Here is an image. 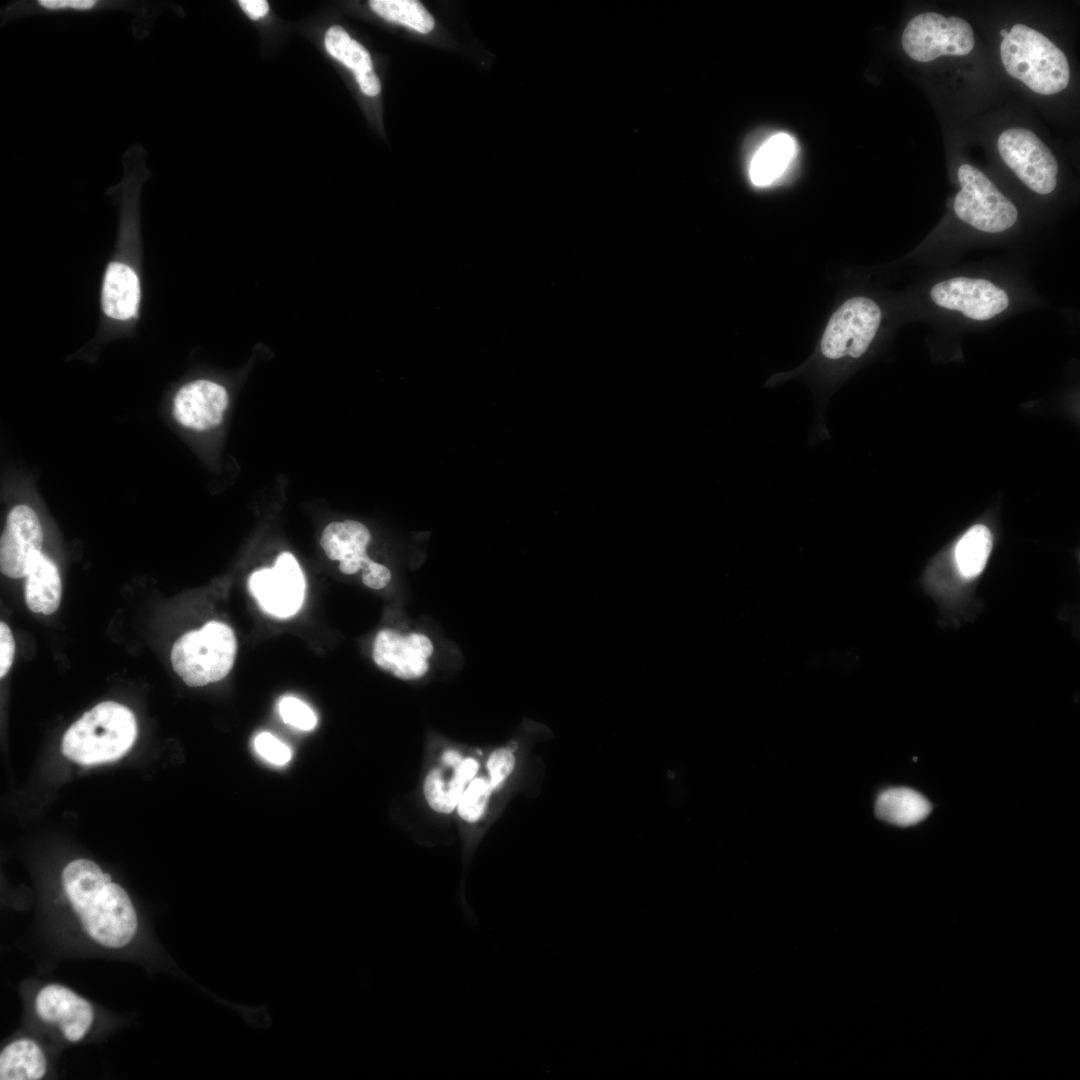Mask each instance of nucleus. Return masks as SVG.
Wrapping results in <instances>:
<instances>
[{"label":"nucleus","instance_id":"f257e3e1","mask_svg":"<svg viewBox=\"0 0 1080 1080\" xmlns=\"http://www.w3.org/2000/svg\"><path fill=\"white\" fill-rule=\"evenodd\" d=\"M147 151L139 143L122 154L121 180L106 190L118 211L116 242L104 267L99 290L97 336L109 338L134 333L143 303V250L141 191L152 172Z\"/></svg>","mask_w":1080,"mask_h":1080},{"label":"nucleus","instance_id":"f03ea898","mask_svg":"<svg viewBox=\"0 0 1080 1080\" xmlns=\"http://www.w3.org/2000/svg\"><path fill=\"white\" fill-rule=\"evenodd\" d=\"M68 901L86 934L110 949L126 947L138 930L136 910L127 892L93 861L76 859L62 871Z\"/></svg>","mask_w":1080,"mask_h":1080},{"label":"nucleus","instance_id":"7ed1b4c3","mask_svg":"<svg viewBox=\"0 0 1080 1080\" xmlns=\"http://www.w3.org/2000/svg\"><path fill=\"white\" fill-rule=\"evenodd\" d=\"M137 722L126 706L105 701L85 712L65 732L62 752L82 765L118 760L134 744Z\"/></svg>","mask_w":1080,"mask_h":1080},{"label":"nucleus","instance_id":"20e7f679","mask_svg":"<svg viewBox=\"0 0 1080 1080\" xmlns=\"http://www.w3.org/2000/svg\"><path fill=\"white\" fill-rule=\"evenodd\" d=\"M1000 55L1007 73L1033 92L1052 95L1068 86L1070 68L1066 55L1031 27L1014 25L1002 39Z\"/></svg>","mask_w":1080,"mask_h":1080},{"label":"nucleus","instance_id":"39448f33","mask_svg":"<svg viewBox=\"0 0 1080 1080\" xmlns=\"http://www.w3.org/2000/svg\"><path fill=\"white\" fill-rule=\"evenodd\" d=\"M237 643L233 630L220 621H209L183 634L173 645L174 671L190 687L222 680L233 667Z\"/></svg>","mask_w":1080,"mask_h":1080},{"label":"nucleus","instance_id":"423d86ee","mask_svg":"<svg viewBox=\"0 0 1080 1080\" xmlns=\"http://www.w3.org/2000/svg\"><path fill=\"white\" fill-rule=\"evenodd\" d=\"M881 310L870 298L856 296L846 300L831 316L820 341L825 361L858 359L876 336Z\"/></svg>","mask_w":1080,"mask_h":1080},{"label":"nucleus","instance_id":"0eeeda50","mask_svg":"<svg viewBox=\"0 0 1080 1080\" xmlns=\"http://www.w3.org/2000/svg\"><path fill=\"white\" fill-rule=\"evenodd\" d=\"M961 190L954 199L959 219L987 233L1011 228L1018 218L1015 205L978 168L962 164L958 168Z\"/></svg>","mask_w":1080,"mask_h":1080},{"label":"nucleus","instance_id":"6e6552de","mask_svg":"<svg viewBox=\"0 0 1080 1080\" xmlns=\"http://www.w3.org/2000/svg\"><path fill=\"white\" fill-rule=\"evenodd\" d=\"M906 54L918 62L940 56H964L972 51L975 40L970 24L959 17H944L926 12L912 18L901 38Z\"/></svg>","mask_w":1080,"mask_h":1080},{"label":"nucleus","instance_id":"1a4fd4ad","mask_svg":"<svg viewBox=\"0 0 1080 1080\" xmlns=\"http://www.w3.org/2000/svg\"><path fill=\"white\" fill-rule=\"evenodd\" d=\"M997 147L1006 165L1028 188L1041 195L1055 189L1058 163L1032 131L1009 128L999 135Z\"/></svg>","mask_w":1080,"mask_h":1080},{"label":"nucleus","instance_id":"9d476101","mask_svg":"<svg viewBox=\"0 0 1080 1080\" xmlns=\"http://www.w3.org/2000/svg\"><path fill=\"white\" fill-rule=\"evenodd\" d=\"M370 540V531L364 524L345 520L328 524L322 532L320 544L329 559L340 562L342 573L351 575L362 570L363 584L372 589H382L389 583L391 572L368 557L366 548Z\"/></svg>","mask_w":1080,"mask_h":1080},{"label":"nucleus","instance_id":"9b49d317","mask_svg":"<svg viewBox=\"0 0 1080 1080\" xmlns=\"http://www.w3.org/2000/svg\"><path fill=\"white\" fill-rule=\"evenodd\" d=\"M248 583L260 607L273 616L290 617L303 603L305 579L297 560L289 552L281 553L273 567L252 573Z\"/></svg>","mask_w":1080,"mask_h":1080},{"label":"nucleus","instance_id":"f8f14e48","mask_svg":"<svg viewBox=\"0 0 1080 1080\" xmlns=\"http://www.w3.org/2000/svg\"><path fill=\"white\" fill-rule=\"evenodd\" d=\"M932 301L945 309L985 321L1002 313L1009 305L1007 293L986 279L954 277L935 284Z\"/></svg>","mask_w":1080,"mask_h":1080},{"label":"nucleus","instance_id":"ddd939ff","mask_svg":"<svg viewBox=\"0 0 1080 1080\" xmlns=\"http://www.w3.org/2000/svg\"><path fill=\"white\" fill-rule=\"evenodd\" d=\"M44 534L35 510L27 504L11 508L0 539V570L10 578L26 577L32 558L41 552Z\"/></svg>","mask_w":1080,"mask_h":1080},{"label":"nucleus","instance_id":"4468645a","mask_svg":"<svg viewBox=\"0 0 1080 1080\" xmlns=\"http://www.w3.org/2000/svg\"><path fill=\"white\" fill-rule=\"evenodd\" d=\"M433 653L431 640L420 633L401 635L393 629L380 630L373 642L375 664L402 680L423 677Z\"/></svg>","mask_w":1080,"mask_h":1080},{"label":"nucleus","instance_id":"2eb2a0df","mask_svg":"<svg viewBox=\"0 0 1080 1080\" xmlns=\"http://www.w3.org/2000/svg\"><path fill=\"white\" fill-rule=\"evenodd\" d=\"M229 404L227 389L209 379L184 383L172 399V415L187 429L208 431L219 426Z\"/></svg>","mask_w":1080,"mask_h":1080},{"label":"nucleus","instance_id":"dca6fc26","mask_svg":"<svg viewBox=\"0 0 1080 1080\" xmlns=\"http://www.w3.org/2000/svg\"><path fill=\"white\" fill-rule=\"evenodd\" d=\"M34 1008L43 1022L58 1026L64 1038L72 1043L82 1040L94 1021L90 1003L59 984L42 987L36 995Z\"/></svg>","mask_w":1080,"mask_h":1080},{"label":"nucleus","instance_id":"f3484780","mask_svg":"<svg viewBox=\"0 0 1080 1080\" xmlns=\"http://www.w3.org/2000/svg\"><path fill=\"white\" fill-rule=\"evenodd\" d=\"M157 5L147 2L120 0H19L5 6L1 12V25L17 18L33 15H78L109 10H125L136 13L141 24L156 17ZM143 30V28H142Z\"/></svg>","mask_w":1080,"mask_h":1080},{"label":"nucleus","instance_id":"a211bd4d","mask_svg":"<svg viewBox=\"0 0 1080 1080\" xmlns=\"http://www.w3.org/2000/svg\"><path fill=\"white\" fill-rule=\"evenodd\" d=\"M442 764L443 768L436 767L427 773L423 782V795L435 812L449 814L456 809L467 785L476 778L479 763L472 757H466L457 764Z\"/></svg>","mask_w":1080,"mask_h":1080},{"label":"nucleus","instance_id":"6ab92c4d","mask_svg":"<svg viewBox=\"0 0 1080 1080\" xmlns=\"http://www.w3.org/2000/svg\"><path fill=\"white\" fill-rule=\"evenodd\" d=\"M62 583L55 562L42 551L30 563L25 584L27 607L34 613L53 614L59 607Z\"/></svg>","mask_w":1080,"mask_h":1080},{"label":"nucleus","instance_id":"aec40b11","mask_svg":"<svg viewBox=\"0 0 1080 1080\" xmlns=\"http://www.w3.org/2000/svg\"><path fill=\"white\" fill-rule=\"evenodd\" d=\"M931 809L932 805L928 799L906 787H894L882 791L875 803V814L879 819L903 827L924 820Z\"/></svg>","mask_w":1080,"mask_h":1080},{"label":"nucleus","instance_id":"412c9836","mask_svg":"<svg viewBox=\"0 0 1080 1080\" xmlns=\"http://www.w3.org/2000/svg\"><path fill=\"white\" fill-rule=\"evenodd\" d=\"M794 138L784 132L771 136L754 154L749 176L756 186H767L777 180L787 169L796 154Z\"/></svg>","mask_w":1080,"mask_h":1080},{"label":"nucleus","instance_id":"4be33fe9","mask_svg":"<svg viewBox=\"0 0 1080 1080\" xmlns=\"http://www.w3.org/2000/svg\"><path fill=\"white\" fill-rule=\"evenodd\" d=\"M46 1070L45 1055L31 1039L14 1040L0 1053L1 1080H38L44 1077Z\"/></svg>","mask_w":1080,"mask_h":1080},{"label":"nucleus","instance_id":"5701e85b","mask_svg":"<svg viewBox=\"0 0 1080 1080\" xmlns=\"http://www.w3.org/2000/svg\"><path fill=\"white\" fill-rule=\"evenodd\" d=\"M992 549V535L985 525L971 527L957 542L954 555L960 574L971 579L984 569Z\"/></svg>","mask_w":1080,"mask_h":1080},{"label":"nucleus","instance_id":"b1692460","mask_svg":"<svg viewBox=\"0 0 1080 1080\" xmlns=\"http://www.w3.org/2000/svg\"><path fill=\"white\" fill-rule=\"evenodd\" d=\"M372 10L381 17L405 25L419 33L430 32L435 25L433 16L415 0H373Z\"/></svg>","mask_w":1080,"mask_h":1080},{"label":"nucleus","instance_id":"393cba45","mask_svg":"<svg viewBox=\"0 0 1080 1080\" xmlns=\"http://www.w3.org/2000/svg\"><path fill=\"white\" fill-rule=\"evenodd\" d=\"M329 54L351 69L355 77L373 71L369 52L340 26H332L325 35Z\"/></svg>","mask_w":1080,"mask_h":1080},{"label":"nucleus","instance_id":"a878e982","mask_svg":"<svg viewBox=\"0 0 1080 1080\" xmlns=\"http://www.w3.org/2000/svg\"><path fill=\"white\" fill-rule=\"evenodd\" d=\"M493 790L488 780L474 778L461 794L456 810L467 823H476L484 815Z\"/></svg>","mask_w":1080,"mask_h":1080},{"label":"nucleus","instance_id":"bb28decb","mask_svg":"<svg viewBox=\"0 0 1080 1080\" xmlns=\"http://www.w3.org/2000/svg\"><path fill=\"white\" fill-rule=\"evenodd\" d=\"M279 713L284 722L300 730L315 728L317 718L313 710L298 698L287 696L280 700Z\"/></svg>","mask_w":1080,"mask_h":1080},{"label":"nucleus","instance_id":"cd10ccee","mask_svg":"<svg viewBox=\"0 0 1080 1080\" xmlns=\"http://www.w3.org/2000/svg\"><path fill=\"white\" fill-rule=\"evenodd\" d=\"M486 765L490 786L493 791H497L513 773L516 758L510 748H498L490 754Z\"/></svg>","mask_w":1080,"mask_h":1080},{"label":"nucleus","instance_id":"c85d7f7f","mask_svg":"<svg viewBox=\"0 0 1080 1080\" xmlns=\"http://www.w3.org/2000/svg\"><path fill=\"white\" fill-rule=\"evenodd\" d=\"M254 747L260 756L275 765H285L292 757L290 748L268 732H262L255 737Z\"/></svg>","mask_w":1080,"mask_h":1080},{"label":"nucleus","instance_id":"c756f323","mask_svg":"<svg viewBox=\"0 0 1080 1080\" xmlns=\"http://www.w3.org/2000/svg\"><path fill=\"white\" fill-rule=\"evenodd\" d=\"M15 642L12 632L4 622L0 623V677L3 678L12 666Z\"/></svg>","mask_w":1080,"mask_h":1080},{"label":"nucleus","instance_id":"7c9ffc66","mask_svg":"<svg viewBox=\"0 0 1080 1080\" xmlns=\"http://www.w3.org/2000/svg\"><path fill=\"white\" fill-rule=\"evenodd\" d=\"M238 4L254 20L264 17L269 11V5L265 0H240Z\"/></svg>","mask_w":1080,"mask_h":1080},{"label":"nucleus","instance_id":"2f4dec72","mask_svg":"<svg viewBox=\"0 0 1080 1080\" xmlns=\"http://www.w3.org/2000/svg\"><path fill=\"white\" fill-rule=\"evenodd\" d=\"M362 92L368 96L379 94L381 85L374 71L355 77Z\"/></svg>","mask_w":1080,"mask_h":1080},{"label":"nucleus","instance_id":"473e14b6","mask_svg":"<svg viewBox=\"0 0 1080 1080\" xmlns=\"http://www.w3.org/2000/svg\"><path fill=\"white\" fill-rule=\"evenodd\" d=\"M1000 34H1001V36H1002V37L1004 38V37H1005V36H1006V35L1008 34V31H1007V30H1005V29H1001V30H1000Z\"/></svg>","mask_w":1080,"mask_h":1080}]
</instances>
